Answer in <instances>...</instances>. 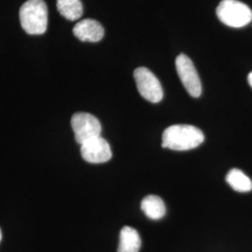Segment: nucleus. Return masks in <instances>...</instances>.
<instances>
[{
	"mask_svg": "<svg viewBox=\"0 0 252 252\" xmlns=\"http://www.w3.org/2000/svg\"><path fill=\"white\" fill-rule=\"evenodd\" d=\"M248 81H249V83H250V85L252 87V72L250 73L249 74V76H248Z\"/></svg>",
	"mask_w": 252,
	"mask_h": 252,
	"instance_id": "obj_13",
	"label": "nucleus"
},
{
	"mask_svg": "<svg viewBox=\"0 0 252 252\" xmlns=\"http://www.w3.org/2000/svg\"><path fill=\"white\" fill-rule=\"evenodd\" d=\"M71 127L76 141L81 145L94 137H98L102 131L98 119L86 112L75 113L71 118Z\"/></svg>",
	"mask_w": 252,
	"mask_h": 252,
	"instance_id": "obj_4",
	"label": "nucleus"
},
{
	"mask_svg": "<svg viewBox=\"0 0 252 252\" xmlns=\"http://www.w3.org/2000/svg\"><path fill=\"white\" fill-rule=\"evenodd\" d=\"M141 209L151 220H160L166 213L163 201L157 195L146 196L141 202Z\"/></svg>",
	"mask_w": 252,
	"mask_h": 252,
	"instance_id": "obj_10",
	"label": "nucleus"
},
{
	"mask_svg": "<svg viewBox=\"0 0 252 252\" xmlns=\"http://www.w3.org/2000/svg\"><path fill=\"white\" fill-rule=\"evenodd\" d=\"M73 33L81 41L98 42L105 35V30L99 22L93 19H84L76 24Z\"/></svg>",
	"mask_w": 252,
	"mask_h": 252,
	"instance_id": "obj_8",
	"label": "nucleus"
},
{
	"mask_svg": "<svg viewBox=\"0 0 252 252\" xmlns=\"http://www.w3.org/2000/svg\"><path fill=\"white\" fill-rule=\"evenodd\" d=\"M226 182L232 189L238 192H248L252 189V181L248 176L239 169L234 168L228 172Z\"/></svg>",
	"mask_w": 252,
	"mask_h": 252,
	"instance_id": "obj_12",
	"label": "nucleus"
},
{
	"mask_svg": "<svg viewBox=\"0 0 252 252\" xmlns=\"http://www.w3.org/2000/svg\"><path fill=\"white\" fill-rule=\"evenodd\" d=\"M81 154L86 162L91 163H103L112 157L110 146L106 139L98 136L81 145Z\"/></svg>",
	"mask_w": 252,
	"mask_h": 252,
	"instance_id": "obj_7",
	"label": "nucleus"
},
{
	"mask_svg": "<svg viewBox=\"0 0 252 252\" xmlns=\"http://www.w3.org/2000/svg\"><path fill=\"white\" fill-rule=\"evenodd\" d=\"M176 68L180 81L189 95L199 97L202 94V84L198 73L193 63L185 54H180L176 58Z\"/></svg>",
	"mask_w": 252,
	"mask_h": 252,
	"instance_id": "obj_6",
	"label": "nucleus"
},
{
	"mask_svg": "<svg viewBox=\"0 0 252 252\" xmlns=\"http://www.w3.org/2000/svg\"><path fill=\"white\" fill-rule=\"evenodd\" d=\"M1 238H2V233H1V230H0V241H1Z\"/></svg>",
	"mask_w": 252,
	"mask_h": 252,
	"instance_id": "obj_14",
	"label": "nucleus"
},
{
	"mask_svg": "<svg viewBox=\"0 0 252 252\" xmlns=\"http://www.w3.org/2000/svg\"><path fill=\"white\" fill-rule=\"evenodd\" d=\"M59 13L68 21H76L82 16L83 7L81 0H57Z\"/></svg>",
	"mask_w": 252,
	"mask_h": 252,
	"instance_id": "obj_11",
	"label": "nucleus"
},
{
	"mask_svg": "<svg viewBox=\"0 0 252 252\" xmlns=\"http://www.w3.org/2000/svg\"><path fill=\"white\" fill-rule=\"evenodd\" d=\"M136 87L141 96L152 103H159L163 97L162 85L156 76L146 67H138L134 72Z\"/></svg>",
	"mask_w": 252,
	"mask_h": 252,
	"instance_id": "obj_5",
	"label": "nucleus"
},
{
	"mask_svg": "<svg viewBox=\"0 0 252 252\" xmlns=\"http://www.w3.org/2000/svg\"><path fill=\"white\" fill-rule=\"evenodd\" d=\"M23 29L29 35H42L48 27V8L43 0H27L20 9Z\"/></svg>",
	"mask_w": 252,
	"mask_h": 252,
	"instance_id": "obj_2",
	"label": "nucleus"
},
{
	"mask_svg": "<svg viewBox=\"0 0 252 252\" xmlns=\"http://www.w3.org/2000/svg\"><path fill=\"white\" fill-rule=\"evenodd\" d=\"M162 139V148L173 151H189L202 144L205 135L195 126L175 125L163 131Z\"/></svg>",
	"mask_w": 252,
	"mask_h": 252,
	"instance_id": "obj_1",
	"label": "nucleus"
},
{
	"mask_svg": "<svg viewBox=\"0 0 252 252\" xmlns=\"http://www.w3.org/2000/svg\"><path fill=\"white\" fill-rule=\"evenodd\" d=\"M217 16L226 26L240 28L252 22V10L238 0H222L217 8Z\"/></svg>",
	"mask_w": 252,
	"mask_h": 252,
	"instance_id": "obj_3",
	"label": "nucleus"
},
{
	"mask_svg": "<svg viewBox=\"0 0 252 252\" xmlns=\"http://www.w3.org/2000/svg\"><path fill=\"white\" fill-rule=\"evenodd\" d=\"M141 248V238L137 231L125 226L120 233V243L118 252H138Z\"/></svg>",
	"mask_w": 252,
	"mask_h": 252,
	"instance_id": "obj_9",
	"label": "nucleus"
}]
</instances>
